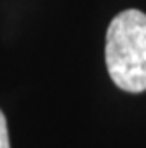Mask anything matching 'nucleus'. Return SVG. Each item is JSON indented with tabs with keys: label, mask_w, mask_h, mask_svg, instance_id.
I'll list each match as a JSON object with an SVG mask.
<instances>
[{
	"label": "nucleus",
	"mask_w": 146,
	"mask_h": 148,
	"mask_svg": "<svg viewBox=\"0 0 146 148\" xmlns=\"http://www.w3.org/2000/svg\"><path fill=\"white\" fill-rule=\"evenodd\" d=\"M0 148H11L9 145V131H7V120L0 109Z\"/></svg>",
	"instance_id": "f03ea898"
},
{
	"label": "nucleus",
	"mask_w": 146,
	"mask_h": 148,
	"mask_svg": "<svg viewBox=\"0 0 146 148\" xmlns=\"http://www.w3.org/2000/svg\"><path fill=\"white\" fill-rule=\"evenodd\" d=\"M106 65L113 83L130 94L146 90V14L127 9L106 34Z\"/></svg>",
	"instance_id": "f257e3e1"
}]
</instances>
